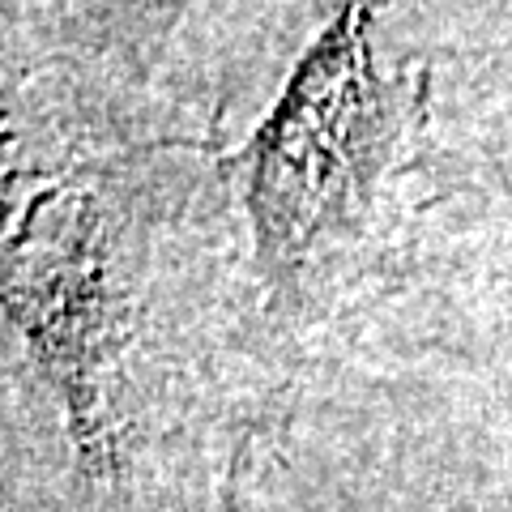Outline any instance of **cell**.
<instances>
[{
  "label": "cell",
  "instance_id": "6",
  "mask_svg": "<svg viewBox=\"0 0 512 512\" xmlns=\"http://www.w3.org/2000/svg\"><path fill=\"white\" fill-rule=\"evenodd\" d=\"M389 5V0H342V9H350V13H359L363 22H376V13Z\"/></svg>",
  "mask_w": 512,
  "mask_h": 512
},
{
  "label": "cell",
  "instance_id": "1",
  "mask_svg": "<svg viewBox=\"0 0 512 512\" xmlns=\"http://www.w3.org/2000/svg\"><path fill=\"white\" fill-rule=\"evenodd\" d=\"M192 158V146H137L9 171L5 320L94 512H150L163 483L158 252L192 205Z\"/></svg>",
  "mask_w": 512,
  "mask_h": 512
},
{
  "label": "cell",
  "instance_id": "3",
  "mask_svg": "<svg viewBox=\"0 0 512 512\" xmlns=\"http://www.w3.org/2000/svg\"><path fill=\"white\" fill-rule=\"evenodd\" d=\"M201 0H52L60 39L94 60L146 69Z\"/></svg>",
  "mask_w": 512,
  "mask_h": 512
},
{
  "label": "cell",
  "instance_id": "5",
  "mask_svg": "<svg viewBox=\"0 0 512 512\" xmlns=\"http://www.w3.org/2000/svg\"><path fill=\"white\" fill-rule=\"evenodd\" d=\"M495 316H500V346L512 367V239H508V261L500 265V295H495Z\"/></svg>",
  "mask_w": 512,
  "mask_h": 512
},
{
  "label": "cell",
  "instance_id": "4",
  "mask_svg": "<svg viewBox=\"0 0 512 512\" xmlns=\"http://www.w3.org/2000/svg\"><path fill=\"white\" fill-rule=\"evenodd\" d=\"M393 512H512V487H495V483L444 487L419 495L414 504H393Z\"/></svg>",
  "mask_w": 512,
  "mask_h": 512
},
{
  "label": "cell",
  "instance_id": "2",
  "mask_svg": "<svg viewBox=\"0 0 512 512\" xmlns=\"http://www.w3.org/2000/svg\"><path fill=\"white\" fill-rule=\"evenodd\" d=\"M410 120L414 86L380 64L372 22L338 9L299 56L278 103L222 163L248 222L265 320L291 329L329 308L372 235Z\"/></svg>",
  "mask_w": 512,
  "mask_h": 512
}]
</instances>
